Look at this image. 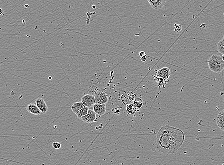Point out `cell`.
I'll list each match as a JSON object with an SVG mask.
<instances>
[{"instance_id":"18","label":"cell","mask_w":224,"mask_h":165,"mask_svg":"<svg viewBox=\"0 0 224 165\" xmlns=\"http://www.w3.org/2000/svg\"><path fill=\"white\" fill-rule=\"evenodd\" d=\"M53 147L55 149H60L61 147V144L59 142H54L52 144Z\"/></svg>"},{"instance_id":"17","label":"cell","mask_w":224,"mask_h":165,"mask_svg":"<svg viewBox=\"0 0 224 165\" xmlns=\"http://www.w3.org/2000/svg\"><path fill=\"white\" fill-rule=\"evenodd\" d=\"M154 77L157 80V81L158 82V86H159V87H161L162 86V84H163L165 81H164V80L162 79L158 78L156 76H154Z\"/></svg>"},{"instance_id":"2","label":"cell","mask_w":224,"mask_h":165,"mask_svg":"<svg viewBox=\"0 0 224 165\" xmlns=\"http://www.w3.org/2000/svg\"><path fill=\"white\" fill-rule=\"evenodd\" d=\"M210 70L214 73H220L224 69V61L219 55H212L207 61Z\"/></svg>"},{"instance_id":"8","label":"cell","mask_w":224,"mask_h":165,"mask_svg":"<svg viewBox=\"0 0 224 165\" xmlns=\"http://www.w3.org/2000/svg\"><path fill=\"white\" fill-rule=\"evenodd\" d=\"M93 110L98 116H103L105 114L106 107L105 104H95L93 106Z\"/></svg>"},{"instance_id":"13","label":"cell","mask_w":224,"mask_h":165,"mask_svg":"<svg viewBox=\"0 0 224 165\" xmlns=\"http://www.w3.org/2000/svg\"><path fill=\"white\" fill-rule=\"evenodd\" d=\"M126 111L129 114H134L137 112V107L134 104H129L126 106Z\"/></svg>"},{"instance_id":"16","label":"cell","mask_w":224,"mask_h":165,"mask_svg":"<svg viewBox=\"0 0 224 165\" xmlns=\"http://www.w3.org/2000/svg\"><path fill=\"white\" fill-rule=\"evenodd\" d=\"M133 104L138 109H141L143 106V100L141 98H137L136 99H135L134 101L133 102Z\"/></svg>"},{"instance_id":"1","label":"cell","mask_w":224,"mask_h":165,"mask_svg":"<svg viewBox=\"0 0 224 165\" xmlns=\"http://www.w3.org/2000/svg\"><path fill=\"white\" fill-rule=\"evenodd\" d=\"M185 136L182 130L168 125L160 128L157 135L156 147L159 152L167 154L176 153L182 146Z\"/></svg>"},{"instance_id":"11","label":"cell","mask_w":224,"mask_h":165,"mask_svg":"<svg viewBox=\"0 0 224 165\" xmlns=\"http://www.w3.org/2000/svg\"><path fill=\"white\" fill-rule=\"evenodd\" d=\"M217 123L221 130L224 131V109L222 110L217 116Z\"/></svg>"},{"instance_id":"5","label":"cell","mask_w":224,"mask_h":165,"mask_svg":"<svg viewBox=\"0 0 224 165\" xmlns=\"http://www.w3.org/2000/svg\"><path fill=\"white\" fill-rule=\"evenodd\" d=\"M171 75V72L168 67H163L158 70L156 73V76L158 78H161L165 81L169 78Z\"/></svg>"},{"instance_id":"9","label":"cell","mask_w":224,"mask_h":165,"mask_svg":"<svg viewBox=\"0 0 224 165\" xmlns=\"http://www.w3.org/2000/svg\"><path fill=\"white\" fill-rule=\"evenodd\" d=\"M26 110L30 113L35 115L38 116L42 114L41 111H40L37 105L34 103H30L27 105L26 106Z\"/></svg>"},{"instance_id":"24","label":"cell","mask_w":224,"mask_h":165,"mask_svg":"<svg viewBox=\"0 0 224 165\" xmlns=\"http://www.w3.org/2000/svg\"><path fill=\"white\" fill-rule=\"evenodd\" d=\"M224 165V164H223V165Z\"/></svg>"},{"instance_id":"10","label":"cell","mask_w":224,"mask_h":165,"mask_svg":"<svg viewBox=\"0 0 224 165\" xmlns=\"http://www.w3.org/2000/svg\"><path fill=\"white\" fill-rule=\"evenodd\" d=\"M151 7L155 10H159L162 8L165 4V1L162 0H147Z\"/></svg>"},{"instance_id":"20","label":"cell","mask_w":224,"mask_h":165,"mask_svg":"<svg viewBox=\"0 0 224 165\" xmlns=\"http://www.w3.org/2000/svg\"><path fill=\"white\" fill-rule=\"evenodd\" d=\"M139 56H140L142 57L143 56H145V53L143 51H141V52H140Z\"/></svg>"},{"instance_id":"23","label":"cell","mask_w":224,"mask_h":165,"mask_svg":"<svg viewBox=\"0 0 224 165\" xmlns=\"http://www.w3.org/2000/svg\"><path fill=\"white\" fill-rule=\"evenodd\" d=\"M162 1H165V2H166V1H167V0H162Z\"/></svg>"},{"instance_id":"7","label":"cell","mask_w":224,"mask_h":165,"mask_svg":"<svg viewBox=\"0 0 224 165\" xmlns=\"http://www.w3.org/2000/svg\"><path fill=\"white\" fill-rule=\"evenodd\" d=\"M35 104L37 105V107L39 108L40 111H41L42 113H46L48 111V108L47 105L45 102V100L42 98H38L36 99L35 101Z\"/></svg>"},{"instance_id":"21","label":"cell","mask_w":224,"mask_h":165,"mask_svg":"<svg viewBox=\"0 0 224 165\" xmlns=\"http://www.w3.org/2000/svg\"><path fill=\"white\" fill-rule=\"evenodd\" d=\"M147 60L146 56H144L141 57V61L142 62H145Z\"/></svg>"},{"instance_id":"3","label":"cell","mask_w":224,"mask_h":165,"mask_svg":"<svg viewBox=\"0 0 224 165\" xmlns=\"http://www.w3.org/2000/svg\"><path fill=\"white\" fill-rule=\"evenodd\" d=\"M81 102L85 106L87 107H91L96 104V100L94 95L91 94H87L84 95L81 98Z\"/></svg>"},{"instance_id":"22","label":"cell","mask_w":224,"mask_h":165,"mask_svg":"<svg viewBox=\"0 0 224 165\" xmlns=\"http://www.w3.org/2000/svg\"><path fill=\"white\" fill-rule=\"evenodd\" d=\"M222 59H223V60L224 61V54H223V56H222Z\"/></svg>"},{"instance_id":"6","label":"cell","mask_w":224,"mask_h":165,"mask_svg":"<svg viewBox=\"0 0 224 165\" xmlns=\"http://www.w3.org/2000/svg\"><path fill=\"white\" fill-rule=\"evenodd\" d=\"M82 120L85 123H91L96 121V114L93 110L89 109V111L86 116L82 117Z\"/></svg>"},{"instance_id":"4","label":"cell","mask_w":224,"mask_h":165,"mask_svg":"<svg viewBox=\"0 0 224 165\" xmlns=\"http://www.w3.org/2000/svg\"><path fill=\"white\" fill-rule=\"evenodd\" d=\"M94 96L96 104H105L108 102V96L104 92H98L95 93Z\"/></svg>"},{"instance_id":"14","label":"cell","mask_w":224,"mask_h":165,"mask_svg":"<svg viewBox=\"0 0 224 165\" xmlns=\"http://www.w3.org/2000/svg\"><path fill=\"white\" fill-rule=\"evenodd\" d=\"M89 107L84 106L83 108L80 109L79 111H78L76 114L78 117V118H81L82 117L86 116V114H87L88 111H89Z\"/></svg>"},{"instance_id":"15","label":"cell","mask_w":224,"mask_h":165,"mask_svg":"<svg viewBox=\"0 0 224 165\" xmlns=\"http://www.w3.org/2000/svg\"><path fill=\"white\" fill-rule=\"evenodd\" d=\"M218 52L224 54V38L219 41L217 45Z\"/></svg>"},{"instance_id":"12","label":"cell","mask_w":224,"mask_h":165,"mask_svg":"<svg viewBox=\"0 0 224 165\" xmlns=\"http://www.w3.org/2000/svg\"><path fill=\"white\" fill-rule=\"evenodd\" d=\"M85 106L82 102H76L73 104L71 106L72 111H73V113L76 114L78 111H79L80 109L83 108L84 106Z\"/></svg>"},{"instance_id":"19","label":"cell","mask_w":224,"mask_h":165,"mask_svg":"<svg viewBox=\"0 0 224 165\" xmlns=\"http://www.w3.org/2000/svg\"><path fill=\"white\" fill-rule=\"evenodd\" d=\"M175 31L176 32H179L180 31L182 30V26L180 25V24H175Z\"/></svg>"}]
</instances>
